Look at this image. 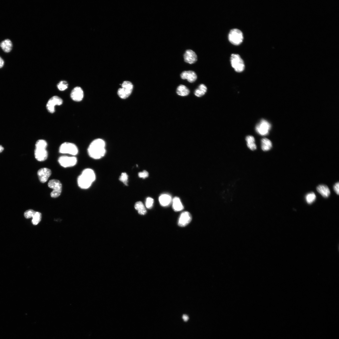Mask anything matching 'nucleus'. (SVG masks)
<instances>
[{"label":"nucleus","instance_id":"obj_1","mask_svg":"<svg viewBox=\"0 0 339 339\" xmlns=\"http://www.w3.org/2000/svg\"><path fill=\"white\" fill-rule=\"evenodd\" d=\"M105 143L103 140H94L89 145L88 152L89 156L95 159H100L104 156L106 150Z\"/></svg>","mask_w":339,"mask_h":339},{"label":"nucleus","instance_id":"obj_19","mask_svg":"<svg viewBox=\"0 0 339 339\" xmlns=\"http://www.w3.org/2000/svg\"><path fill=\"white\" fill-rule=\"evenodd\" d=\"M318 192L323 197H328L330 194V190L328 187L324 185H319L317 188Z\"/></svg>","mask_w":339,"mask_h":339},{"label":"nucleus","instance_id":"obj_2","mask_svg":"<svg viewBox=\"0 0 339 339\" xmlns=\"http://www.w3.org/2000/svg\"><path fill=\"white\" fill-rule=\"evenodd\" d=\"M95 180V175L94 171L91 169H86L83 171L81 174L77 179L79 187L83 189H86L90 187Z\"/></svg>","mask_w":339,"mask_h":339},{"label":"nucleus","instance_id":"obj_8","mask_svg":"<svg viewBox=\"0 0 339 339\" xmlns=\"http://www.w3.org/2000/svg\"><path fill=\"white\" fill-rule=\"evenodd\" d=\"M48 185V187L53 189L51 193V196L53 198H57L61 194L62 191V184L59 180L53 179L49 181Z\"/></svg>","mask_w":339,"mask_h":339},{"label":"nucleus","instance_id":"obj_20","mask_svg":"<svg viewBox=\"0 0 339 339\" xmlns=\"http://www.w3.org/2000/svg\"><path fill=\"white\" fill-rule=\"evenodd\" d=\"M172 208L175 212H180L184 209V206L180 198L175 197L172 200Z\"/></svg>","mask_w":339,"mask_h":339},{"label":"nucleus","instance_id":"obj_34","mask_svg":"<svg viewBox=\"0 0 339 339\" xmlns=\"http://www.w3.org/2000/svg\"><path fill=\"white\" fill-rule=\"evenodd\" d=\"M4 65V61L2 57L0 56V68L3 67Z\"/></svg>","mask_w":339,"mask_h":339},{"label":"nucleus","instance_id":"obj_28","mask_svg":"<svg viewBox=\"0 0 339 339\" xmlns=\"http://www.w3.org/2000/svg\"><path fill=\"white\" fill-rule=\"evenodd\" d=\"M68 83L66 81H62L57 84V87L60 91H63L68 88Z\"/></svg>","mask_w":339,"mask_h":339},{"label":"nucleus","instance_id":"obj_30","mask_svg":"<svg viewBox=\"0 0 339 339\" xmlns=\"http://www.w3.org/2000/svg\"><path fill=\"white\" fill-rule=\"evenodd\" d=\"M119 180L125 185H127L128 180V176L126 173H123L120 177Z\"/></svg>","mask_w":339,"mask_h":339},{"label":"nucleus","instance_id":"obj_4","mask_svg":"<svg viewBox=\"0 0 339 339\" xmlns=\"http://www.w3.org/2000/svg\"><path fill=\"white\" fill-rule=\"evenodd\" d=\"M229 41L235 45H238L242 42L244 37L242 31L237 29L230 31L228 36Z\"/></svg>","mask_w":339,"mask_h":339},{"label":"nucleus","instance_id":"obj_33","mask_svg":"<svg viewBox=\"0 0 339 339\" xmlns=\"http://www.w3.org/2000/svg\"><path fill=\"white\" fill-rule=\"evenodd\" d=\"M339 183L338 182V183H335V184L334 185V190L335 191V192L338 195H339Z\"/></svg>","mask_w":339,"mask_h":339},{"label":"nucleus","instance_id":"obj_14","mask_svg":"<svg viewBox=\"0 0 339 339\" xmlns=\"http://www.w3.org/2000/svg\"><path fill=\"white\" fill-rule=\"evenodd\" d=\"M192 220L191 215L188 212H183L179 218L178 225L180 227H185L188 225Z\"/></svg>","mask_w":339,"mask_h":339},{"label":"nucleus","instance_id":"obj_26","mask_svg":"<svg viewBox=\"0 0 339 339\" xmlns=\"http://www.w3.org/2000/svg\"><path fill=\"white\" fill-rule=\"evenodd\" d=\"M42 214L38 212H36L35 215L33 217L32 222L34 225H37L41 221L42 219Z\"/></svg>","mask_w":339,"mask_h":339},{"label":"nucleus","instance_id":"obj_13","mask_svg":"<svg viewBox=\"0 0 339 339\" xmlns=\"http://www.w3.org/2000/svg\"><path fill=\"white\" fill-rule=\"evenodd\" d=\"M52 174L51 170L47 168L40 169L37 171V175L40 181L42 183L46 182Z\"/></svg>","mask_w":339,"mask_h":339},{"label":"nucleus","instance_id":"obj_29","mask_svg":"<svg viewBox=\"0 0 339 339\" xmlns=\"http://www.w3.org/2000/svg\"><path fill=\"white\" fill-rule=\"evenodd\" d=\"M36 212L33 209H29L26 211L24 214L25 217L26 219L33 218Z\"/></svg>","mask_w":339,"mask_h":339},{"label":"nucleus","instance_id":"obj_16","mask_svg":"<svg viewBox=\"0 0 339 339\" xmlns=\"http://www.w3.org/2000/svg\"><path fill=\"white\" fill-rule=\"evenodd\" d=\"M181 78L183 80L186 79L190 83L194 82L197 80V76L196 73L191 70L185 71L181 74Z\"/></svg>","mask_w":339,"mask_h":339},{"label":"nucleus","instance_id":"obj_3","mask_svg":"<svg viewBox=\"0 0 339 339\" xmlns=\"http://www.w3.org/2000/svg\"><path fill=\"white\" fill-rule=\"evenodd\" d=\"M35 150V156L38 161H45L48 157V152L46 150L48 144L45 140L43 139L38 140L36 144Z\"/></svg>","mask_w":339,"mask_h":339},{"label":"nucleus","instance_id":"obj_18","mask_svg":"<svg viewBox=\"0 0 339 339\" xmlns=\"http://www.w3.org/2000/svg\"><path fill=\"white\" fill-rule=\"evenodd\" d=\"M0 47L4 52L8 53L12 49L13 44L11 41L9 39H6L2 41L0 43Z\"/></svg>","mask_w":339,"mask_h":339},{"label":"nucleus","instance_id":"obj_32","mask_svg":"<svg viewBox=\"0 0 339 339\" xmlns=\"http://www.w3.org/2000/svg\"><path fill=\"white\" fill-rule=\"evenodd\" d=\"M138 176L140 178H145L148 177V172L146 171H144L139 173Z\"/></svg>","mask_w":339,"mask_h":339},{"label":"nucleus","instance_id":"obj_31","mask_svg":"<svg viewBox=\"0 0 339 339\" xmlns=\"http://www.w3.org/2000/svg\"><path fill=\"white\" fill-rule=\"evenodd\" d=\"M154 200L151 197L147 198L146 202V206L147 208L151 209L153 207Z\"/></svg>","mask_w":339,"mask_h":339},{"label":"nucleus","instance_id":"obj_12","mask_svg":"<svg viewBox=\"0 0 339 339\" xmlns=\"http://www.w3.org/2000/svg\"><path fill=\"white\" fill-rule=\"evenodd\" d=\"M184 60L185 62L192 64L197 61V56L194 51L190 49L185 51L183 54Z\"/></svg>","mask_w":339,"mask_h":339},{"label":"nucleus","instance_id":"obj_11","mask_svg":"<svg viewBox=\"0 0 339 339\" xmlns=\"http://www.w3.org/2000/svg\"><path fill=\"white\" fill-rule=\"evenodd\" d=\"M63 103V100L61 98L57 96H54L48 101L46 105L47 110L50 113H53L55 112V106H60Z\"/></svg>","mask_w":339,"mask_h":339},{"label":"nucleus","instance_id":"obj_7","mask_svg":"<svg viewBox=\"0 0 339 339\" xmlns=\"http://www.w3.org/2000/svg\"><path fill=\"white\" fill-rule=\"evenodd\" d=\"M59 152L62 153H68L75 156L78 153V149L75 144L66 142L63 143L60 146Z\"/></svg>","mask_w":339,"mask_h":339},{"label":"nucleus","instance_id":"obj_10","mask_svg":"<svg viewBox=\"0 0 339 339\" xmlns=\"http://www.w3.org/2000/svg\"><path fill=\"white\" fill-rule=\"evenodd\" d=\"M77 162V159L75 157L62 156L58 159L59 164L65 168L73 167L76 165Z\"/></svg>","mask_w":339,"mask_h":339},{"label":"nucleus","instance_id":"obj_35","mask_svg":"<svg viewBox=\"0 0 339 339\" xmlns=\"http://www.w3.org/2000/svg\"><path fill=\"white\" fill-rule=\"evenodd\" d=\"M183 318L185 321H187L189 319L188 316L186 315H184L183 316Z\"/></svg>","mask_w":339,"mask_h":339},{"label":"nucleus","instance_id":"obj_36","mask_svg":"<svg viewBox=\"0 0 339 339\" xmlns=\"http://www.w3.org/2000/svg\"><path fill=\"white\" fill-rule=\"evenodd\" d=\"M4 148L3 147L1 146L0 145V153L2 152L4 150Z\"/></svg>","mask_w":339,"mask_h":339},{"label":"nucleus","instance_id":"obj_9","mask_svg":"<svg viewBox=\"0 0 339 339\" xmlns=\"http://www.w3.org/2000/svg\"><path fill=\"white\" fill-rule=\"evenodd\" d=\"M271 127V125L268 121L262 119L256 126V130L259 135L265 136L268 135Z\"/></svg>","mask_w":339,"mask_h":339},{"label":"nucleus","instance_id":"obj_21","mask_svg":"<svg viewBox=\"0 0 339 339\" xmlns=\"http://www.w3.org/2000/svg\"><path fill=\"white\" fill-rule=\"evenodd\" d=\"M272 145L271 141L267 138H264L261 140V148L264 151L270 150L272 148Z\"/></svg>","mask_w":339,"mask_h":339},{"label":"nucleus","instance_id":"obj_22","mask_svg":"<svg viewBox=\"0 0 339 339\" xmlns=\"http://www.w3.org/2000/svg\"><path fill=\"white\" fill-rule=\"evenodd\" d=\"M189 93V89L186 86L183 85H181L179 86L177 89V94L181 96H186L188 95Z\"/></svg>","mask_w":339,"mask_h":339},{"label":"nucleus","instance_id":"obj_23","mask_svg":"<svg viewBox=\"0 0 339 339\" xmlns=\"http://www.w3.org/2000/svg\"><path fill=\"white\" fill-rule=\"evenodd\" d=\"M207 87L204 84L200 85L199 87L196 89L194 92V94L196 96L198 97H201L206 93L207 91Z\"/></svg>","mask_w":339,"mask_h":339},{"label":"nucleus","instance_id":"obj_27","mask_svg":"<svg viewBox=\"0 0 339 339\" xmlns=\"http://www.w3.org/2000/svg\"><path fill=\"white\" fill-rule=\"evenodd\" d=\"M316 199V195L314 193H311L307 194L305 196V200L307 203L310 204L314 202Z\"/></svg>","mask_w":339,"mask_h":339},{"label":"nucleus","instance_id":"obj_25","mask_svg":"<svg viewBox=\"0 0 339 339\" xmlns=\"http://www.w3.org/2000/svg\"><path fill=\"white\" fill-rule=\"evenodd\" d=\"M135 209L141 215H145L146 213V210L143 203L141 201L136 202L135 205Z\"/></svg>","mask_w":339,"mask_h":339},{"label":"nucleus","instance_id":"obj_17","mask_svg":"<svg viewBox=\"0 0 339 339\" xmlns=\"http://www.w3.org/2000/svg\"><path fill=\"white\" fill-rule=\"evenodd\" d=\"M160 204L163 207H167L170 205L172 202L171 196L169 194H163L159 197Z\"/></svg>","mask_w":339,"mask_h":339},{"label":"nucleus","instance_id":"obj_15","mask_svg":"<svg viewBox=\"0 0 339 339\" xmlns=\"http://www.w3.org/2000/svg\"><path fill=\"white\" fill-rule=\"evenodd\" d=\"M70 96L73 101L79 102L83 98L84 92L81 87H76L73 89Z\"/></svg>","mask_w":339,"mask_h":339},{"label":"nucleus","instance_id":"obj_5","mask_svg":"<svg viewBox=\"0 0 339 339\" xmlns=\"http://www.w3.org/2000/svg\"><path fill=\"white\" fill-rule=\"evenodd\" d=\"M231 62L232 66L235 72L241 73L244 71L245 67L244 62L239 55L232 54L231 57Z\"/></svg>","mask_w":339,"mask_h":339},{"label":"nucleus","instance_id":"obj_24","mask_svg":"<svg viewBox=\"0 0 339 339\" xmlns=\"http://www.w3.org/2000/svg\"><path fill=\"white\" fill-rule=\"evenodd\" d=\"M246 140L247 146L251 150L254 151L257 149V146L255 143L254 137L252 136H248L246 137Z\"/></svg>","mask_w":339,"mask_h":339},{"label":"nucleus","instance_id":"obj_6","mask_svg":"<svg viewBox=\"0 0 339 339\" xmlns=\"http://www.w3.org/2000/svg\"><path fill=\"white\" fill-rule=\"evenodd\" d=\"M121 87L122 88L118 89V95L121 98L125 99L128 98L131 94L133 85L130 82L125 81L121 85Z\"/></svg>","mask_w":339,"mask_h":339}]
</instances>
